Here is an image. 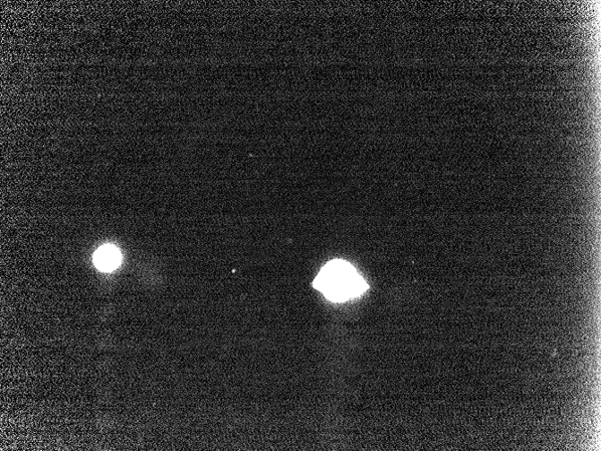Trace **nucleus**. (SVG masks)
<instances>
[{
	"label": "nucleus",
	"instance_id": "f257e3e1",
	"mask_svg": "<svg viewBox=\"0 0 601 451\" xmlns=\"http://www.w3.org/2000/svg\"><path fill=\"white\" fill-rule=\"evenodd\" d=\"M313 287L335 303L354 299L368 290L367 283L357 271L342 260L328 263L314 280Z\"/></svg>",
	"mask_w": 601,
	"mask_h": 451
},
{
	"label": "nucleus",
	"instance_id": "f03ea898",
	"mask_svg": "<svg viewBox=\"0 0 601 451\" xmlns=\"http://www.w3.org/2000/svg\"><path fill=\"white\" fill-rule=\"evenodd\" d=\"M121 256L118 250L112 246L101 247L94 257L96 266L103 272H111L120 264Z\"/></svg>",
	"mask_w": 601,
	"mask_h": 451
}]
</instances>
